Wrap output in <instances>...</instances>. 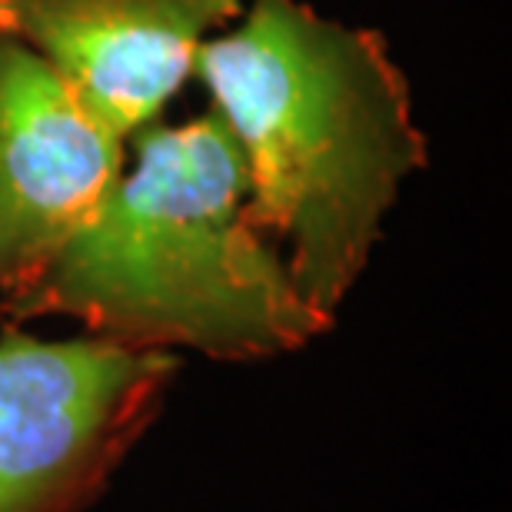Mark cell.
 Listing matches in <instances>:
<instances>
[{
	"mask_svg": "<svg viewBox=\"0 0 512 512\" xmlns=\"http://www.w3.org/2000/svg\"><path fill=\"white\" fill-rule=\"evenodd\" d=\"M124 140L24 40L0 30V313L14 316L114 187Z\"/></svg>",
	"mask_w": 512,
	"mask_h": 512,
	"instance_id": "obj_4",
	"label": "cell"
},
{
	"mask_svg": "<svg viewBox=\"0 0 512 512\" xmlns=\"http://www.w3.org/2000/svg\"><path fill=\"white\" fill-rule=\"evenodd\" d=\"M233 17L240 0H0V30L44 57L120 140L160 114L207 30Z\"/></svg>",
	"mask_w": 512,
	"mask_h": 512,
	"instance_id": "obj_5",
	"label": "cell"
},
{
	"mask_svg": "<svg viewBox=\"0 0 512 512\" xmlns=\"http://www.w3.org/2000/svg\"><path fill=\"white\" fill-rule=\"evenodd\" d=\"M130 137L137 167L100 197L10 323L74 316L100 340L227 363L293 353L330 330L250 223L247 160L217 107Z\"/></svg>",
	"mask_w": 512,
	"mask_h": 512,
	"instance_id": "obj_2",
	"label": "cell"
},
{
	"mask_svg": "<svg viewBox=\"0 0 512 512\" xmlns=\"http://www.w3.org/2000/svg\"><path fill=\"white\" fill-rule=\"evenodd\" d=\"M193 74L247 160L250 223L283 243L296 293L333 323L399 183L426 163L383 37L300 0H253L233 34L200 44Z\"/></svg>",
	"mask_w": 512,
	"mask_h": 512,
	"instance_id": "obj_1",
	"label": "cell"
},
{
	"mask_svg": "<svg viewBox=\"0 0 512 512\" xmlns=\"http://www.w3.org/2000/svg\"><path fill=\"white\" fill-rule=\"evenodd\" d=\"M177 356L0 333V512H90L157 423Z\"/></svg>",
	"mask_w": 512,
	"mask_h": 512,
	"instance_id": "obj_3",
	"label": "cell"
}]
</instances>
